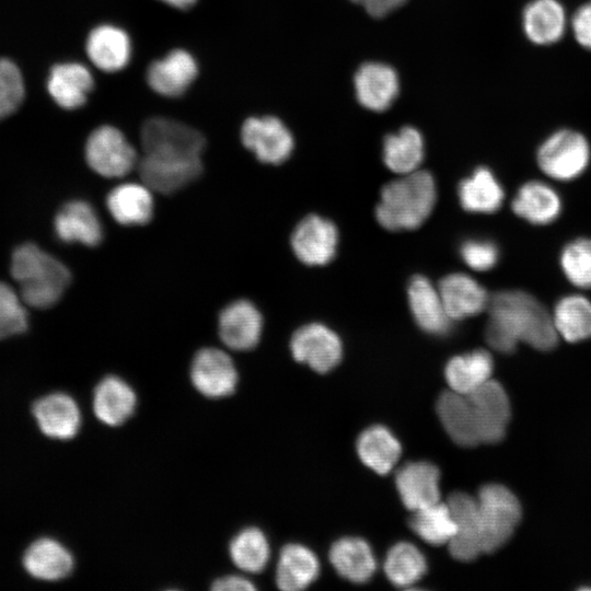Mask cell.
<instances>
[{
	"mask_svg": "<svg viewBox=\"0 0 591 591\" xmlns=\"http://www.w3.org/2000/svg\"><path fill=\"white\" fill-rule=\"evenodd\" d=\"M137 165L142 183L161 194H172L186 187L196 181L204 170L201 157L169 158L144 154Z\"/></svg>",
	"mask_w": 591,
	"mask_h": 591,
	"instance_id": "30bf717a",
	"label": "cell"
},
{
	"mask_svg": "<svg viewBox=\"0 0 591 591\" xmlns=\"http://www.w3.org/2000/svg\"><path fill=\"white\" fill-rule=\"evenodd\" d=\"M190 379L202 395L219 398L233 393L237 383V371L224 351L204 348L193 359Z\"/></svg>",
	"mask_w": 591,
	"mask_h": 591,
	"instance_id": "5bb4252c",
	"label": "cell"
},
{
	"mask_svg": "<svg viewBox=\"0 0 591 591\" xmlns=\"http://www.w3.org/2000/svg\"><path fill=\"white\" fill-rule=\"evenodd\" d=\"M483 553L501 547L512 535L521 519V506L514 494L503 485H484L476 497Z\"/></svg>",
	"mask_w": 591,
	"mask_h": 591,
	"instance_id": "277c9868",
	"label": "cell"
},
{
	"mask_svg": "<svg viewBox=\"0 0 591 591\" xmlns=\"http://www.w3.org/2000/svg\"><path fill=\"white\" fill-rule=\"evenodd\" d=\"M136 402V394L130 385L114 375L103 379L93 394L96 417L109 426L123 424L134 413Z\"/></svg>",
	"mask_w": 591,
	"mask_h": 591,
	"instance_id": "f1b7e54d",
	"label": "cell"
},
{
	"mask_svg": "<svg viewBox=\"0 0 591 591\" xmlns=\"http://www.w3.org/2000/svg\"><path fill=\"white\" fill-rule=\"evenodd\" d=\"M90 61L101 71L114 73L123 70L131 57L128 33L119 26L104 23L93 27L85 40Z\"/></svg>",
	"mask_w": 591,
	"mask_h": 591,
	"instance_id": "ac0fdd59",
	"label": "cell"
},
{
	"mask_svg": "<svg viewBox=\"0 0 591 591\" xmlns=\"http://www.w3.org/2000/svg\"><path fill=\"white\" fill-rule=\"evenodd\" d=\"M33 414L40 430L48 437L67 440L73 438L81 425V414L72 397L55 393L38 399Z\"/></svg>",
	"mask_w": 591,
	"mask_h": 591,
	"instance_id": "d4e9b609",
	"label": "cell"
},
{
	"mask_svg": "<svg viewBox=\"0 0 591 591\" xmlns=\"http://www.w3.org/2000/svg\"><path fill=\"white\" fill-rule=\"evenodd\" d=\"M338 244L335 224L317 215H309L294 228L291 245L296 256L305 265L322 266L329 263Z\"/></svg>",
	"mask_w": 591,
	"mask_h": 591,
	"instance_id": "4fadbf2b",
	"label": "cell"
},
{
	"mask_svg": "<svg viewBox=\"0 0 591 591\" xmlns=\"http://www.w3.org/2000/svg\"><path fill=\"white\" fill-rule=\"evenodd\" d=\"M169 7L177 10H188L194 7L198 0H159Z\"/></svg>",
	"mask_w": 591,
	"mask_h": 591,
	"instance_id": "c3c4849f",
	"label": "cell"
},
{
	"mask_svg": "<svg viewBox=\"0 0 591 591\" xmlns=\"http://www.w3.org/2000/svg\"><path fill=\"white\" fill-rule=\"evenodd\" d=\"M569 28L578 45L591 51V0L576 9L569 18Z\"/></svg>",
	"mask_w": 591,
	"mask_h": 591,
	"instance_id": "f6af8a7d",
	"label": "cell"
},
{
	"mask_svg": "<svg viewBox=\"0 0 591 591\" xmlns=\"http://www.w3.org/2000/svg\"><path fill=\"white\" fill-rule=\"evenodd\" d=\"M522 31L536 46H552L565 36L569 18L559 0H530L521 14Z\"/></svg>",
	"mask_w": 591,
	"mask_h": 591,
	"instance_id": "9a60e30c",
	"label": "cell"
},
{
	"mask_svg": "<svg viewBox=\"0 0 591 591\" xmlns=\"http://www.w3.org/2000/svg\"><path fill=\"white\" fill-rule=\"evenodd\" d=\"M591 148L588 139L579 131L561 128L547 136L536 152V162L542 172L557 181L579 177L588 167Z\"/></svg>",
	"mask_w": 591,
	"mask_h": 591,
	"instance_id": "5b68a950",
	"label": "cell"
},
{
	"mask_svg": "<svg viewBox=\"0 0 591 591\" xmlns=\"http://www.w3.org/2000/svg\"><path fill=\"white\" fill-rule=\"evenodd\" d=\"M320 563L315 554L300 544L282 547L276 572L281 590L299 591L310 586L318 576Z\"/></svg>",
	"mask_w": 591,
	"mask_h": 591,
	"instance_id": "1f68e13d",
	"label": "cell"
},
{
	"mask_svg": "<svg viewBox=\"0 0 591 591\" xmlns=\"http://www.w3.org/2000/svg\"><path fill=\"white\" fill-rule=\"evenodd\" d=\"M486 310L485 337L495 350L510 354L520 341L542 351L556 347L559 336L552 314L531 293L515 289L496 292Z\"/></svg>",
	"mask_w": 591,
	"mask_h": 591,
	"instance_id": "6da1fadb",
	"label": "cell"
},
{
	"mask_svg": "<svg viewBox=\"0 0 591 591\" xmlns=\"http://www.w3.org/2000/svg\"><path fill=\"white\" fill-rule=\"evenodd\" d=\"M427 570L424 554L408 542L393 545L386 554L384 571L396 587H409L421 579Z\"/></svg>",
	"mask_w": 591,
	"mask_h": 591,
	"instance_id": "f35d334b",
	"label": "cell"
},
{
	"mask_svg": "<svg viewBox=\"0 0 591 591\" xmlns=\"http://www.w3.org/2000/svg\"><path fill=\"white\" fill-rule=\"evenodd\" d=\"M494 369L490 354L476 349L451 358L444 369V375L450 390L470 394L487 381Z\"/></svg>",
	"mask_w": 591,
	"mask_h": 591,
	"instance_id": "d6a6232c",
	"label": "cell"
},
{
	"mask_svg": "<svg viewBox=\"0 0 591 591\" xmlns=\"http://www.w3.org/2000/svg\"><path fill=\"white\" fill-rule=\"evenodd\" d=\"M23 565L34 578L56 581L70 575L73 568V558L59 542L51 538H40L25 552Z\"/></svg>",
	"mask_w": 591,
	"mask_h": 591,
	"instance_id": "4dcf8cb0",
	"label": "cell"
},
{
	"mask_svg": "<svg viewBox=\"0 0 591 591\" xmlns=\"http://www.w3.org/2000/svg\"><path fill=\"white\" fill-rule=\"evenodd\" d=\"M85 160L89 166L108 178L127 175L137 164V152L125 135L112 125L95 128L85 142Z\"/></svg>",
	"mask_w": 591,
	"mask_h": 591,
	"instance_id": "52a82bcc",
	"label": "cell"
},
{
	"mask_svg": "<svg viewBox=\"0 0 591 591\" xmlns=\"http://www.w3.org/2000/svg\"><path fill=\"white\" fill-rule=\"evenodd\" d=\"M503 198L501 184L485 166L477 167L459 185L461 206L468 212L493 213L501 207Z\"/></svg>",
	"mask_w": 591,
	"mask_h": 591,
	"instance_id": "836d02e7",
	"label": "cell"
},
{
	"mask_svg": "<svg viewBox=\"0 0 591 591\" xmlns=\"http://www.w3.org/2000/svg\"><path fill=\"white\" fill-rule=\"evenodd\" d=\"M54 228L57 236L67 243L95 246L103 239V225L97 212L84 200L67 202L56 215Z\"/></svg>",
	"mask_w": 591,
	"mask_h": 591,
	"instance_id": "603a6c76",
	"label": "cell"
},
{
	"mask_svg": "<svg viewBox=\"0 0 591 591\" xmlns=\"http://www.w3.org/2000/svg\"><path fill=\"white\" fill-rule=\"evenodd\" d=\"M511 208L518 217L532 224H548L560 215L561 200L546 183L530 181L518 189Z\"/></svg>",
	"mask_w": 591,
	"mask_h": 591,
	"instance_id": "4316f807",
	"label": "cell"
},
{
	"mask_svg": "<svg viewBox=\"0 0 591 591\" xmlns=\"http://www.w3.org/2000/svg\"><path fill=\"white\" fill-rule=\"evenodd\" d=\"M329 560L345 579L367 582L375 571L376 561L369 544L359 537H343L329 551Z\"/></svg>",
	"mask_w": 591,
	"mask_h": 591,
	"instance_id": "f546056e",
	"label": "cell"
},
{
	"mask_svg": "<svg viewBox=\"0 0 591 591\" xmlns=\"http://www.w3.org/2000/svg\"><path fill=\"white\" fill-rule=\"evenodd\" d=\"M358 4H361L367 12L375 18H381L392 12L406 0H351Z\"/></svg>",
	"mask_w": 591,
	"mask_h": 591,
	"instance_id": "bcb514c9",
	"label": "cell"
},
{
	"mask_svg": "<svg viewBox=\"0 0 591 591\" xmlns=\"http://www.w3.org/2000/svg\"><path fill=\"white\" fill-rule=\"evenodd\" d=\"M440 472L426 461L409 462L395 475V484L404 506L412 510L440 501Z\"/></svg>",
	"mask_w": 591,
	"mask_h": 591,
	"instance_id": "44dd1931",
	"label": "cell"
},
{
	"mask_svg": "<svg viewBox=\"0 0 591 591\" xmlns=\"http://www.w3.org/2000/svg\"><path fill=\"white\" fill-rule=\"evenodd\" d=\"M460 255L472 269L486 271L496 266L499 259V250L493 241L468 239L461 244Z\"/></svg>",
	"mask_w": 591,
	"mask_h": 591,
	"instance_id": "ee69618b",
	"label": "cell"
},
{
	"mask_svg": "<svg viewBox=\"0 0 591 591\" xmlns=\"http://www.w3.org/2000/svg\"><path fill=\"white\" fill-rule=\"evenodd\" d=\"M438 289L452 321L479 314L487 309L490 298L478 281L462 273L443 277Z\"/></svg>",
	"mask_w": 591,
	"mask_h": 591,
	"instance_id": "7402d4cb",
	"label": "cell"
},
{
	"mask_svg": "<svg viewBox=\"0 0 591 591\" xmlns=\"http://www.w3.org/2000/svg\"><path fill=\"white\" fill-rule=\"evenodd\" d=\"M24 97V83L18 67L9 59H0V119L11 115Z\"/></svg>",
	"mask_w": 591,
	"mask_h": 591,
	"instance_id": "7bdbcfd3",
	"label": "cell"
},
{
	"mask_svg": "<svg viewBox=\"0 0 591 591\" xmlns=\"http://www.w3.org/2000/svg\"><path fill=\"white\" fill-rule=\"evenodd\" d=\"M263 317L248 300H236L220 313L218 332L222 343L234 350H250L260 338Z\"/></svg>",
	"mask_w": 591,
	"mask_h": 591,
	"instance_id": "2e32d148",
	"label": "cell"
},
{
	"mask_svg": "<svg viewBox=\"0 0 591 591\" xmlns=\"http://www.w3.org/2000/svg\"><path fill=\"white\" fill-rule=\"evenodd\" d=\"M93 88L94 79L91 71L79 62L55 65L47 81L50 96L63 109L83 106Z\"/></svg>",
	"mask_w": 591,
	"mask_h": 591,
	"instance_id": "cb8c5ba5",
	"label": "cell"
},
{
	"mask_svg": "<svg viewBox=\"0 0 591 591\" xmlns=\"http://www.w3.org/2000/svg\"><path fill=\"white\" fill-rule=\"evenodd\" d=\"M559 260L566 278L573 286L591 288V239L579 237L567 243Z\"/></svg>",
	"mask_w": 591,
	"mask_h": 591,
	"instance_id": "60d3db41",
	"label": "cell"
},
{
	"mask_svg": "<svg viewBox=\"0 0 591 591\" xmlns=\"http://www.w3.org/2000/svg\"><path fill=\"white\" fill-rule=\"evenodd\" d=\"M144 154L169 158L201 157L206 139L196 128L167 117L153 116L140 129Z\"/></svg>",
	"mask_w": 591,
	"mask_h": 591,
	"instance_id": "8992f818",
	"label": "cell"
},
{
	"mask_svg": "<svg viewBox=\"0 0 591 591\" xmlns=\"http://www.w3.org/2000/svg\"><path fill=\"white\" fill-rule=\"evenodd\" d=\"M106 206L118 223L141 225L151 220L154 204L151 189L147 185L124 183L109 192Z\"/></svg>",
	"mask_w": 591,
	"mask_h": 591,
	"instance_id": "83f0119b",
	"label": "cell"
},
{
	"mask_svg": "<svg viewBox=\"0 0 591 591\" xmlns=\"http://www.w3.org/2000/svg\"><path fill=\"white\" fill-rule=\"evenodd\" d=\"M23 302L8 283L0 282V339L26 331L27 312Z\"/></svg>",
	"mask_w": 591,
	"mask_h": 591,
	"instance_id": "b9f144b4",
	"label": "cell"
},
{
	"mask_svg": "<svg viewBox=\"0 0 591 591\" xmlns=\"http://www.w3.org/2000/svg\"><path fill=\"white\" fill-rule=\"evenodd\" d=\"M198 72L195 57L186 49L175 48L148 66L146 80L157 94L176 99L188 91Z\"/></svg>",
	"mask_w": 591,
	"mask_h": 591,
	"instance_id": "8fae6325",
	"label": "cell"
},
{
	"mask_svg": "<svg viewBox=\"0 0 591 591\" xmlns=\"http://www.w3.org/2000/svg\"><path fill=\"white\" fill-rule=\"evenodd\" d=\"M355 89L357 100L363 107L383 112L398 95V77L389 65L367 62L360 66L355 74Z\"/></svg>",
	"mask_w": 591,
	"mask_h": 591,
	"instance_id": "ffe728a7",
	"label": "cell"
},
{
	"mask_svg": "<svg viewBox=\"0 0 591 591\" xmlns=\"http://www.w3.org/2000/svg\"><path fill=\"white\" fill-rule=\"evenodd\" d=\"M437 414L455 443L462 447L480 443L474 412L466 394L452 390L443 392L437 401Z\"/></svg>",
	"mask_w": 591,
	"mask_h": 591,
	"instance_id": "484cf974",
	"label": "cell"
},
{
	"mask_svg": "<svg viewBox=\"0 0 591 591\" xmlns=\"http://www.w3.org/2000/svg\"><path fill=\"white\" fill-rule=\"evenodd\" d=\"M293 358L318 373L334 369L343 356L338 335L321 323H310L298 328L290 340Z\"/></svg>",
	"mask_w": 591,
	"mask_h": 591,
	"instance_id": "9c48e42d",
	"label": "cell"
},
{
	"mask_svg": "<svg viewBox=\"0 0 591 591\" xmlns=\"http://www.w3.org/2000/svg\"><path fill=\"white\" fill-rule=\"evenodd\" d=\"M557 334L569 343L591 338V301L581 294H569L557 301L553 314Z\"/></svg>",
	"mask_w": 591,
	"mask_h": 591,
	"instance_id": "8d00e7d4",
	"label": "cell"
},
{
	"mask_svg": "<svg viewBox=\"0 0 591 591\" xmlns=\"http://www.w3.org/2000/svg\"><path fill=\"white\" fill-rule=\"evenodd\" d=\"M10 270L24 303L37 309L56 304L71 280L69 269L59 259L31 243L14 250Z\"/></svg>",
	"mask_w": 591,
	"mask_h": 591,
	"instance_id": "3957f363",
	"label": "cell"
},
{
	"mask_svg": "<svg viewBox=\"0 0 591 591\" xmlns=\"http://www.w3.org/2000/svg\"><path fill=\"white\" fill-rule=\"evenodd\" d=\"M215 591H253L255 586L241 576H225L217 579L211 587Z\"/></svg>",
	"mask_w": 591,
	"mask_h": 591,
	"instance_id": "7dc6e473",
	"label": "cell"
},
{
	"mask_svg": "<svg viewBox=\"0 0 591 591\" xmlns=\"http://www.w3.org/2000/svg\"><path fill=\"white\" fill-rule=\"evenodd\" d=\"M447 503L456 524V532L449 542L450 554L460 561H471L483 553L477 500L466 493L456 491L449 496Z\"/></svg>",
	"mask_w": 591,
	"mask_h": 591,
	"instance_id": "e0dca14e",
	"label": "cell"
},
{
	"mask_svg": "<svg viewBox=\"0 0 591 591\" xmlns=\"http://www.w3.org/2000/svg\"><path fill=\"white\" fill-rule=\"evenodd\" d=\"M357 452L369 468L387 474L399 459V441L384 426L375 425L363 430L357 440Z\"/></svg>",
	"mask_w": 591,
	"mask_h": 591,
	"instance_id": "e575fe53",
	"label": "cell"
},
{
	"mask_svg": "<svg viewBox=\"0 0 591 591\" xmlns=\"http://www.w3.org/2000/svg\"><path fill=\"white\" fill-rule=\"evenodd\" d=\"M233 563L246 572L262 571L269 559V544L265 534L256 528H247L235 535L230 543Z\"/></svg>",
	"mask_w": 591,
	"mask_h": 591,
	"instance_id": "ab89813d",
	"label": "cell"
},
{
	"mask_svg": "<svg viewBox=\"0 0 591 591\" xmlns=\"http://www.w3.org/2000/svg\"><path fill=\"white\" fill-rule=\"evenodd\" d=\"M476 420L480 443H497L510 418V403L505 389L494 380L466 394Z\"/></svg>",
	"mask_w": 591,
	"mask_h": 591,
	"instance_id": "7c38bea8",
	"label": "cell"
},
{
	"mask_svg": "<svg viewBox=\"0 0 591 591\" xmlns=\"http://www.w3.org/2000/svg\"><path fill=\"white\" fill-rule=\"evenodd\" d=\"M412 530L431 545L449 544L456 532V524L447 502H436L413 511Z\"/></svg>",
	"mask_w": 591,
	"mask_h": 591,
	"instance_id": "74e56055",
	"label": "cell"
},
{
	"mask_svg": "<svg viewBox=\"0 0 591 591\" xmlns=\"http://www.w3.org/2000/svg\"><path fill=\"white\" fill-rule=\"evenodd\" d=\"M424 159L421 134L410 126L390 134L383 141V161L393 172L401 175L417 171Z\"/></svg>",
	"mask_w": 591,
	"mask_h": 591,
	"instance_id": "d590c367",
	"label": "cell"
},
{
	"mask_svg": "<svg viewBox=\"0 0 591 591\" xmlns=\"http://www.w3.org/2000/svg\"><path fill=\"white\" fill-rule=\"evenodd\" d=\"M407 296L412 314L422 331L437 336L450 332L453 321L447 313L438 287L427 277L414 276Z\"/></svg>",
	"mask_w": 591,
	"mask_h": 591,
	"instance_id": "d6986e66",
	"label": "cell"
},
{
	"mask_svg": "<svg viewBox=\"0 0 591 591\" xmlns=\"http://www.w3.org/2000/svg\"><path fill=\"white\" fill-rule=\"evenodd\" d=\"M241 141L259 162L280 164L291 155L294 141L287 126L275 116H251L241 127Z\"/></svg>",
	"mask_w": 591,
	"mask_h": 591,
	"instance_id": "ba28073f",
	"label": "cell"
},
{
	"mask_svg": "<svg viewBox=\"0 0 591 591\" xmlns=\"http://www.w3.org/2000/svg\"><path fill=\"white\" fill-rule=\"evenodd\" d=\"M436 199L437 187L432 175L417 170L383 187L375 217L386 230H414L430 216Z\"/></svg>",
	"mask_w": 591,
	"mask_h": 591,
	"instance_id": "7a4b0ae2",
	"label": "cell"
}]
</instances>
